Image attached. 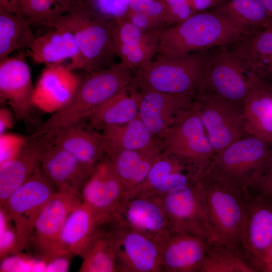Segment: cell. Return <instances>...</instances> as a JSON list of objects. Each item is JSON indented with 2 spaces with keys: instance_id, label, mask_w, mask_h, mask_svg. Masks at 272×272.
I'll list each match as a JSON object with an SVG mask.
<instances>
[{
  "instance_id": "25",
  "label": "cell",
  "mask_w": 272,
  "mask_h": 272,
  "mask_svg": "<svg viewBox=\"0 0 272 272\" xmlns=\"http://www.w3.org/2000/svg\"><path fill=\"white\" fill-rule=\"evenodd\" d=\"M162 151L160 144L139 150L122 151L107 157L119 179L126 198L141 189L157 155Z\"/></svg>"
},
{
  "instance_id": "15",
  "label": "cell",
  "mask_w": 272,
  "mask_h": 272,
  "mask_svg": "<svg viewBox=\"0 0 272 272\" xmlns=\"http://www.w3.org/2000/svg\"><path fill=\"white\" fill-rule=\"evenodd\" d=\"M112 228L118 272H164L155 241L117 222Z\"/></svg>"
},
{
  "instance_id": "6",
  "label": "cell",
  "mask_w": 272,
  "mask_h": 272,
  "mask_svg": "<svg viewBox=\"0 0 272 272\" xmlns=\"http://www.w3.org/2000/svg\"><path fill=\"white\" fill-rule=\"evenodd\" d=\"M199 179L204 189L212 231L210 245L239 251L245 216L242 192L226 186L207 173Z\"/></svg>"
},
{
  "instance_id": "3",
  "label": "cell",
  "mask_w": 272,
  "mask_h": 272,
  "mask_svg": "<svg viewBox=\"0 0 272 272\" xmlns=\"http://www.w3.org/2000/svg\"><path fill=\"white\" fill-rule=\"evenodd\" d=\"M209 50L181 56L159 54L138 69L133 75V84L141 90H155L193 99L202 88Z\"/></svg>"
},
{
  "instance_id": "48",
  "label": "cell",
  "mask_w": 272,
  "mask_h": 272,
  "mask_svg": "<svg viewBox=\"0 0 272 272\" xmlns=\"http://www.w3.org/2000/svg\"><path fill=\"white\" fill-rule=\"evenodd\" d=\"M225 0H191L196 12L206 11L209 9H213Z\"/></svg>"
},
{
  "instance_id": "38",
  "label": "cell",
  "mask_w": 272,
  "mask_h": 272,
  "mask_svg": "<svg viewBox=\"0 0 272 272\" xmlns=\"http://www.w3.org/2000/svg\"><path fill=\"white\" fill-rule=\"evenodd\" d=\"M158 43L135 45L114 43L116 55L126 67L139 69L148 63L157 52Z\"/></svg>"
},
{
  "instance_id": "23",
  "label": "cell",
  "mask_w": 272,
  "mask_h": 272,
  "mask_svg": "<svg viewBox=\"0 0 272 272\" xmlns=\"http://www.w3.org/2000/svg\"><path fill=\"white\" fill-rule=\"evenodd\" d=\"M45 142L43 137L31 136L21 151L0 165V205L40 167Z\"/></svg>"
},
{
  "instance_id": "2",
  "label": "cell",
  "mask_w": 272,
  "mask_h": 272,
  "mask_svg": "<svg viewBox=\"0 0 272 272\" xmlns=\"http://www.w3.org/2000/svg\"><path fill=\"white\" fill-rule=\"evenodd\" d=\"M88 73L81 79L70 101L38 125L32 136L48 137L63 128L82 121L98 106L133 84L130 69L121 62Z\"/></svg>"
},
{
  "instance_id": "35",
  "label": "cell",
  "mask_w": 272,
  "mask_h": 272,
  "mask_svg": "<svg viewBox=\"0 0 272 272\" xmlns=\"http://www.w3.org/2000/svg\"><path fill=\"white\" fill-rule=\"evenodd\" d=\"M239 251L217 245H209L201 272H256Z\"/></svg>"
},
{
  "instance_id": "50",
  "label": "cell",
  "mask_w": 272,
  "mask_h": 272,
  "mask_svg": "<svg viewBox=\"0 0 272 272\" xmlns=\"http://www.w3.org/2000/svg\"><path fill=\"white\" fill-rule=\"evenodd\" d=\"M269 16L272 18V0H260Z\"/></svg>"
},
{
  "instance_id": "21",
  "label": "cell",
  "mask_w": 272,
  "mask_h": 272,
  "mask_svg": "<svg viewBox=\"0 0 272 272\" xmlns=\"http://www.w3.org/2000/svg\"><path fill=\"white\" fill-rule=\"evenodd\" d=\"M139 117L159 138L192 107L193 99L147 90H141Z\"/></svg>"
},
{
  "instance_id": "43",
  "label": "cell",
  "mask_w": 272,
  "mask_h": 272,
  "mask_svg": "<svg viewBox=\"0 0 272 272\" xmlns=\"http://www.w3.org/2000/svg\"><path fill=\"white\" fill-rule=\"evenodd\" d=\"M29 138L7 132L0 134V165L15 157L25 146Z\"/></svg>"
},
{
  "instance_id": "26",
  "label": "cell",
  "mask_w": 272,
  "mask_h": 272,
  "mask_svg": "<svg viewBox=\"0 0 272 272\" xmlns=\"http://www.w3.org/2000/svg\"><path fill=\"white\" fill-rule=\"evenodd\" d=\"M197 179L182 162L161 151L155 158L146 180L138 193L162 198L172 189L193 182Z\"/></svg>"
},
{
  "instance_id": "36",
  "label": "cell",
  "mask_w": 272,
  "mask_h": 272,
  "mask_svg": "<svg viewBox=\"0 0 272 272\" xmlns=\"http://www.w3.org/2000/svg\"><path fill=\"white\" fill-rule=\"evenodd\" d=\"M64 0H21L19 15L31 24L46 26L63 11Z\"/></svg>"
},
{
  "instance_id": "53",
  "label": "cell",
  "mask_w": 272,
  "mask_h": 272,
  "mask_svg": "<svg viewBox=\"0 0 272 272\" xmlns=\"http://www.w3.org/2000/svg\"><path fill=\"white\" fill-rule=\"evenodd\" d=\"M266 28L272 31V22Z\"/></svg>"
},
{
  "instance_id": "47",
  "label": "cell",
  "mask_w": 272,
  "mask_h": 272,
  "mask_svg": "<svg viewBox=\"0 0 272 272\" xmlns=\"http://www.w3.org/2000/svg\"><path fill=\"white\" fill-rule=\"evenodd\" d=\"M69 256H63L57 257L48 262V265L46 268V271H65L68 268V260Z\"/></svg>"
},
{
  "instance_id": "24",
  "label": "cell",
  "mask_w": 272,
  "mask_h": 272,
  "mask_svg": "<svg viewBox=\"0 0 272 272\" xmlns=\"http://www.w3.org/2000/svg\"><path fill=\"white\" fill-rule=\"evenodd\" d=\"M96 226L91 211L83 201L67 218L47 263L63 256L82 257Z\"/></svg>"
},
{
  "instance_id": "41",
  "label": "cell",
  "mask_w": 272,
  "mask_h": 272,
  "mask_svg": "<svg viewBox=\"0 0 272 272\" xmlns=\"http://www.w3.org/2000/svg\"><path fill=\"white\" fill-rule=\"evenodd\" d=\"M246 190L256 193L272 202V150L252 184Z\"/></svg>"
},
{
  "instance_id": "16",
  "label": "cell",
  "mask_w": 272,
  "mask_h": 272,
  "mask_svg": "<svg viewBox=\"0 0 272 272\" xmlns=\"http://www.w3.org/2000/svg\"><path fill=\"white\" fill-rule=\"evenodd\" d=\"M115 222L157 244L172 232L162 198L142 193L125 199Z\"/></svg>"
},
{
  "instance_id": "49",
  "label": "cell",
  "mask_w": 272,
  "mask_h": 272,
  "mask_svg": "<svg viewBox=\"0 0 272 272\" xmlns=\"http://www.w3.org/2000/svg\"><path fill=\"white\" fill-rule=\"evenodd\" d=\"M21 0H0V8L5 11L18 14Z\"/></svg>"
},
{
  "instance_id": "1",
  "label": "cell",
  "mask_w": 272,
  "mask_h": 272,
  "mask_svg": "<svg viewBox=\"0 0 272 272\" xmlns=\"http://www.w3.org/2000/svg\"><path fill=\"white\" fill-rule=\"evenodd\" d=\"M250 30L213 10L197 12L180 23L162 29L157 52L181 56L232 45Z\"/></svg>"
},
{
  "instance_id": "14",
  "label": "cell",
  "mask_w": 272,
  "mask_h": 272,
  "mask_svg": "<svg viewBox=\"0 0 272 272\" xmlns=\"http://www.w3.org/2000/svg\"><path fill=\"white\" fill-rule=\"evenodd\" d=\"M82 202L80 193L58 190L43 208L28 245L41 261L47 262L67 218Z\"/></svg>"
},
{
  "instance_id": "22",
  "label": "cell",
  "mask_w": 272,
  "mask_h": 272,
  "mask_svg": "<svg viewBox=\"0 0 272 272\" xmlns=\"http://www.w3.org/2000/svg\"><path fill=\"white\" fill-rule=\"evenodd\" d=\"M158 244L164 272H201L209 247L202 238L173 232Z\"/></svg>"
},
{
  "instance_id": "10",
  "label": "cell",
  "mask_w": 272,
  "mask_h": 272,
  "mask_svg": "<svg viewBox=\"0 0 272 272\" xmlns=\"http://www.w3.org/2000/svg\"><path fill=\"white\" fill-rule=\"evenodd\" d=\"M215 154L247 135L244 127L242 105L205 90L193 100Z\"/></svg>"
},
{
  "instance_id": "46",
  "label": "cell",
  "mask_w": 272,
  "mask_h": 272,
  "mask_svg": "<svg viewBox=\"0 0 272 272\" xmlns=\"http://www.w3.org/2000/svg\"><path fill=\"white\" fill-rule=\"evenodd\" d=\"M14 125V117L12 112L8 109H0V134L6 132Z\"/></svg>"
},
{
  "instance_id": "4",
  "label": "cell",
  "mask_w": 272,
  "mask_h": 272,
  "mask_svg": "<svg viewBox=\"0 0 272 272\" xmlns=\"http://www.w3.org/2000/svg\"><path fill=\"white\" fill-rule=\"evenodd\" d=\"M46 27H62L73 34L80 51V69L90 72L105 69L116 55L110 22L91 15L79 0L68 1L63 12Z\"/></svg>"
},
{
  "instance_id": "37",
  "label": "cell",
  "mask_w": 272,
  "mask_h": 272,
  "mask_svg": "<svg viewBox=\"0 0 272 272\" xmlns=\"http://www.w3.org/2000/svg\"><path fill=\"white\" fill-rule=\"evenodd\" d=\"M114 43L135 45L158 42L160 30L144 31L122 18L110 22Z\"/></svg>"
},
{
  "instance_id": "11",
  "label": "cell",
  "mask_w": 272,
  "mask_h": 272,
  "mask_svg": "<svg viewBox=\"0 0 272 272\" xmlns=\"http://www.w3.org/2000/svg\"><path fill=\"white\" fill-rule=\"evenodd\" d=\"M228 46L209 50L200 91L205 90L242 105L248 88L249 71Z\"/></svg>"
},
{
  "instance_id": "45",
  "label": "cell",
  "mask_w": 272,
  "mask_h": 272,
  "mask_svg": "<svg viewBox=\"0 0 272 272\" xmlns=\"http://www.w3.org/2000/svg\"><path fill=\"white\" fill-rule=\"evenodd\" d=\"M122 18L127 20L138 27L146 31H155L163 28V26L148 16L129 10Z\"/></svg>"
},
{
  "instance_id": "18",
  "label": "cell",
  "mask_w": 272,
  "mask_h": 272,
  "mask_svg": "<svg viewBox=\"0 0 272 272\" xmlns=\"http://www.w3.org/2000/svg\"><path fill=\"white\" fill-rule=\"evenodd\" d=\"M249 85L242 103L243 119L247 135L272 145V87L249 71Z\"/></svg>"
},
{
  "instance_id": "9",
  "label": "cell",
  "mask_w": 272,
  "mask_h": 272,
  "mask_svg": "<svg viewBox=\"0 0 272 272\" xmlns=\"http://www.w3.org/2000/svg\"><path fill=\"white\" fill-rule=\"evenodd\" d=\"M162 200L172 232L197 236L211 244L212 231L199 178L172 189Z\"/></svg>"
},
{
  "instance_id": "12",
  "label": "cell",
  "mask_w": 272,
  "mask_h": 272,
  "mask_svg": "<svg viewBox=\"0 0 272 272\" xmlns=\"http://www.w3.org/2000/svg\"><path fill=\"white\" fill-rule=\"evenodd\" d=\"M242 193L245 216L239 251L260 271L272 246V202L248 190Z\"/></svg>"
},
{
  "instance_id": "19",
  "label": "cell",
  "mask_w": 272,
  "mask_h": 272,
  "mask_svg": "<svg viewBox=\"0 0 272 272\" xmlns=\"http://www.w3.org/2000/svg\"><path fill=\"white\" fill-rule=\"evenodd\" d=\"M81 81L67 65H46L34 87V106L44 112L55 113L70 101Z\"/></svg>"
},
{
  "instance_id": "30",
  "label": "cell",
  "mask_w": 272,
  "mask_h": 272,
  "mask_svg": "<svg viewBox=\"0 0 272 272\" xmlns=\"http://www.w3.org/2000/svg\"><path fill=\"white\" fill-rule=\"evenodd\" d=\"M136 88L133 84L122 90L93 110L87 117L92 126L120 125L138 117L141 94Z\"/></svg>"
},
{
  "instance_id": "54",
  "label": "cell",
  "mask_w": 272,
  "mask_h": 272,
  "mask_svg": "<svg viewBox=\"0 0 272 272\" xmlns=\"http://www.w3.org/2000/svg\"><path fill=\"white\" fill-rule=\"evenodd\" d=\"M270 84H271V87H272V80L271 81V82L270 83Z\"/></svg>"
},
{
  "instance_id": "33",
  "label": "cell",
  "mask_w": 272,
  "mask_h": 272,
  "mask_svg": "<svg viewBox=\"0 0 272 272\" xmlns=\"http://www.w3.org/2000/svg\"><path fill=\"white\" fill-rule=\"evenodd\" d=\"M212 10L249 30L266 28L272 22L260 0H225Z\"/></svg>"
},
{
  "instance_id": "20",
  "label": "cell",
  "mask_w": 272,
  "mask_h": 272,
  "mask_svg": "<svg viewBox=\"0 0 272 272\" xmlns=\"http://www.w3.org/2000/svg\"><path fill=\"white\" fill-rule=\"evenodd\" d=\"M44 139L41 156L42 170L54 183L58 190H68L80 193L96 165L80 160Z\"/></svg>"
},
{
  "instance_id": "34",
  "label": "cell",
  "mask_w": 272,
  "mask_h": 272,
  "mask_svg": "<svg viewBox=\"0 0 272 272\" xmlns=\"http://www.w3.org/2000/svg\"><path fill=\"white\" fill-rule=\"evenodd\" d=\"M35 37L29 48V54L36 63H61L68 59L64 32L60 27Z\"/></svg>"
},
{
  "instance_id": "31",
  "label": "cell",
  "mask_w": 272,
  "mask_h": 272,
  "mask_svg": "<svg viewBox=\"0 0 272 272\" xmlns=\"http://www.w3.org/2000/svg\"><path fill=\"white\" fill-rule=\"evenodd\" d=\"M112 224L96 226L83 255L81 272H118Z\"/></svg>"
},
{
  "instance_id": "7",
  "label": "cell",
  "mask_w": 272,
  "mask_h": 272,
  "mask_svg": "<svg viewBox=\"0 0 272 272\" xmlns=\"http://www.w3.org/2000/svg\"><path fill=\"white\" fill-rule=\"evenodd\" d=\"M159 139L162 151L178 159L198 177L206 172L215 155L193 104Z\"/></svg>"
},
{
  "instance_id": "40",
  "label": "cell",
  "mask_w": 272,
  "mask_h": 272,
  "mask_svg": "<svg viewBox=\"0 0 272 272\" xmlns=\"http://www.w3.org/2000/svg\"><path fill=\"white\" fill-rule=\"evenodd\" d=\"M166 10L165 24L170 26L180 23L194 14L191 0H163Z\"/></svg>"
},
{
  "instance_id": "32",
  "label": "cell",
  "mask_w": 272,
  "mask_h": 272,
  "mask_svg": "<svg viewBox=\"0 0 272 272\" xmlns=\"http://www.w3.org/2000/svg\"><path fill=\"white\" fill-rule=\"evenodd\" d=\"M30 23L22 16L0 8V60L28 48L35 38Z\"/></svg>"
},
{
  "instance_id": "13",
  "label": "cell",
  "mask_w": 272,
  "mask_h": 272,
  "mask_svg": "<svg viewBox=\"0 0 272 272\" xmlns=\"http://www.w3.org/2000/svg\"><path fill=\"white\" fill-rule=\"evenodd\" d=\"M80 194L83 202L91 211L96 226L116 221L126 198L107 157L96 164Z\"/></svg>"
},
{
  "instance_id": "42",
  "label": "cell",
  "mask_w": 272,
  "mask_h": 272,
  "mask_svg": "<svg viewBox=\"0 0 272 272\" xmlns=\"http://www.w3.org/2000/svg\"><path fill=\"white\" fill-rule=\"evenodd\" d=\"M129 10L144 14L159 24H165L166 10L163 0H130Z\"/></svg>"
},
{
  "instance_id": "55",
  "label": "cell",
  "mask_w": 272,
  "mask_h": 272,
  "mask_svg": "<svg viewBox=\"0 0 272 272\" xmlns=\"http://www.w3.org/2000/svg\"><path fill=\"white\" fill-rule=\"evenodd\" d=\"M80 1H82V0H80Z\"/></svg>"
},
{
  "instance_id": "27",
  "label": "cell",
  "mask_w": 272,
  "mask_h": 272,
  "mask_svg": "<svg viewBox=\"0 0 272 272\" xmlns=\"http://www.w3.org/2000/svg\"><path fill=\"white\" fill-rule=\"evenodd\" d=\"M44 138L89 164L95 165L105 155L102 134L83 125L82 121Z\"/></svg>"
},
{
  "instance_id": "17",
  "label": "cell",
  "mask_w": 272,
  "mask_h": 272,
  "mask_svg": "<svg viewBox=\"0 0 272 272\" xmlns=\"http://www.w3.org/2000/svg\"><path fill=\"white\" fill-rule=\"evenodd\" d=\"M34 87L30 67L19 57L0 61V97L12 108L15 117L25 123L31 121Z\"/></svg>"
},
{
  "instance_id": "51",
  "label": "cell",
  "mask_w": 272,
  "mask_h": 272,
  "mask_svg": "<svg viewBox=\"0 0 272 272\" xmlns=\"http://www.w3.org/2000/svg\"><path fill=\"white\" fill-rule=\"evenodd\" d=\"M260 271L272 272V259L264 263Z\"/></svg>"
},
{
  "instance_id": "28",
  "label": "cell",
  "mask_w": 272,
  "mask_h": 272,
  "mask_svg": "<svg viewBox=\"0 0 272 272\" xmlns=\"http://www.w3.org/2000/svg\"><path fill=\"white\" fill-rule=\"evenodd\" d=\"M232 48L249 71L269 82L272 80V31L252 29Z\"/></svg>"
},
{
  "instance_id": "8",
  "label": "cell",
  "mask_w": 272,
  "mask_h": 272,
  "mask_svg": "<svg viewBox=\"0 0 272 272\" xmlns=\"http://www.w3.org/2000/svg\"><path fill=\"white\" fill-rule=\"evenodd\" d=\"M57 190L40 167L1 208L14 225L19 254L28 246L39 215Z\"/></svg>"
},
{
  "instance_id": "5",
  "label": "cell",
  "mask_w": 272,
  "mask_h": 272,
  "mask_svg": "<svg viewBox=\"0 0 272 272\" xmlns=\"http://www.w3.org/2000/svg\"><path fill=\"white\" fill-rule=\"evenodd\" d=\"M272 145L247 136L215 155L205 173L235 190L248 189L269 156Z\"/></svg>"
},
{
  "instance_id": "44",
  "label": "cell",
  "mask_w": 272,
  "mask_h": 272,
  "mask_svg": "<svg viewBox=\"0 0 272 272\" xmlns=\"http://www.w3.org/2000/svg\"><path fill=\"white\" fill-rule=\"evenodd\" d=\"M1 257H6L10 254H18L17 234L15 228H10L9 220L1 209Z\"/></svg>"
},
{
  "instance_id": "29",
  "label": "cell",
  "mask_w": 272,
  "mask_h": 272,
  "mask_svg": "<svg viewBox=\"0 0 272 272\" xmlns=\"http://www.w3.org/2000/svg\"><path fill=\"white\" fill-rule=\"evenodd\" d=\"M102 129L104 149L108 158L122 151L144 149L160 144L139 116L126 123L106 125Z\"/></svg>"
},
{
  "instance_id": "39",
  "label": "cell",
  "mask_w": 272,
  "mask_h": 272,
  "mask_svg": "<svg viewBox=\"0 0 272 272\" xmlns=\"http://www.w3.org/2000/svg\"><path fill=\"white\" fill-rule=\"evenodd\" d=\"M130 0H88L83 7L91 15L110 22L122 19L129 10Z\"/></svg>"
},
{
  "instance_id": "52",
  "label": "cell",
  "mask_w": 272,
  "mask_h": 272,
  "mask_svg": "<svg viewBox=\"0 0 272 272\" xmlns=\"http://www.w3.org/2000/svg\"><path fill=\"white\" fill-rule=\"evenodd\" d=\"M271 259H272V246L271 247V248L270 249V250L269 251L267 257L266 258V260L265 263L266 262H267V261H268L269 260Z\"/></svg>"
}]
</instances>
